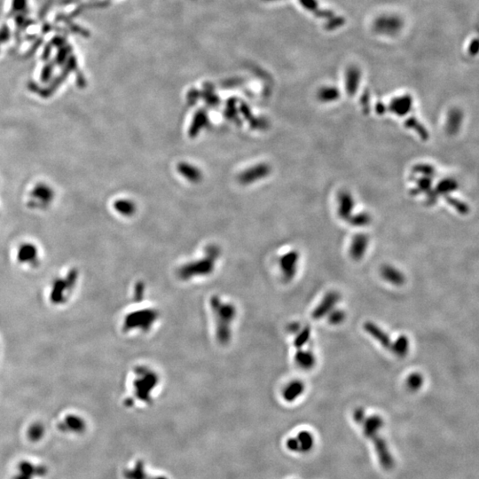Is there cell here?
I'll list each match as a JSON object with an SVG mask.
<instances>
[{"mask_svg":"<svg viewBox=\"0 0 479 479\" xmlns=\"http://www.w3.org/2000/svg\"><path fill=\"white\" fill-rule=\"evenodd\" d=\"M204 311L212 342L218 348L226 349L235 339L238 305L227 294L213 292L205 298Z\"/></svg>","mask_w":479,"mask_h":479,"instance_id":"7a4b0ae2","label":"cell"},{"mask_svg":"<svg viewBox=\"0 0 479 479\" xmlns=\"http://www.w3.org/2000/svg\"><path fill=\"white\" fill-rule=\"evenodd\" d=\"M373 28L381 35L395 36L403 28V20L397 15H383L374 20Z\"/></svg>","mask_w":479,"mask_h":479,"instance_id":"8992f818","label":"cell"},{"mask_svg":"<svg viewBox=\"0 0 479 479\" xmlns=\"http://www.w3.org/2000/svg\"><path fill=\"white\" fill-rule=\"evenodd\" d=\"M409 339L407 336H400L396 340L393 341L390 351L397 357L405 358L409 351Z\"/></svg>","mask_w":479,"mask_h":479,"instance_id":"2e32d148","label":"cell"},{"mask_svg":"<svg viewBox=\"0 0 479 479\" xmlns=\"http://www.w3.org/2000/svg\"><path fill=\"white\" fill-rule=\"evenodd\" d=\"M305 390L304 382L300 380L291 381L282 390V398L287 402H294L302 396Z\"/></svg>","mask_w":479,"mask_h":479,"instance_id":"8fae6325","label":"cell"},{"mask_svg":"<svg viewBox=\"0 0 479 479\" xmlns=\"http://www.w3.org/2000/svg\"><path fill=\"white\" fill-rule=\"evenodd\" d=\"M463 112L458 109L450 110L446 120V131L449 134H456L463 123Z\"/></svg>","mask_w":479,"mask_h":479,"instance_id":"9a60e30c","label":"cell"},{"mask_svg":"<svg viewBox=\"0 0 479 479\" xmlns=\"http://www.w3.org/2000/svg\"><path fill=\"white\" fill-rule=\"evenodd\" d=\"M288 330L292 334H298V332L301 330V325L298 322H294V323H291L289 326H288Z\"/></svg>","mask_w":479,"mask_h":479,"instance_id":"4dcf8cb0","label":"cell"},{"mask_svg":"<svg viewBox=\"0 0 479 479\" xmlns=\"http://www.w3.org/2000/svg\"><path fill=\"white\" fill-rule=\"evenodd\" d=\"M423 383H424V378H423V374L417 372L409 374L406 381L407 389L413 392L418 391L423 387Z\"/></svg>","mask_w":479,"mask_h":479,"instance_id":"ac0fdd59","label":"cell"},{"mask_svg":"<svg viewBox=\"0 0 479 479\" xmlns=\"http://www.w3.org/2000/svg\"><path fill=\"white\" fill-rule=\"evenodd\" d=\"M180 172L184 174V175L188 176L189 179H198L199 173L196 170H194L192 169L191 167H189V166H182L180 167Z\"/></svg>","mask_w":479,"mask_h":479,"instance_id":"83f0119b","label":"cell"},{"mask_svg":"<svg viewBox=\"0 0 479 479\" xmlns=\"http://www.w3.org/2000/svg\"><path fill=\"white\" fill-rule=\"evenodd\" d=\"M381 275L383 280L396 287H400L406 282V277L403 273L391 265L383 266L381 269Z\"/></svg>","mask_w":479,"mask_h":479,"instance_id":"7c38bea8","label":"cell"},{"mask_svg":"<svg viewBox=\"0 0 479 479\" xmlns=\"http://www.w3.org/2000/svg\"><path fill=\"white\" fill-rule=\"evenodd\" d=\"M311 328H310V327L306 326V327L301 328V330L298 332V334H296L294 346L297 350L303 349L304 345L307 344L309 340H310V338H311Z\"/></svg>","mask_w":479,"mask_h":479,"instance_id":"e0dca14e","label":"cell"},{"mask_svg":"<svg viewBox=\"0 0 479 479\" xmlns=\"http://www.w3.org/2000/svg\"><path fill=\"white\" fill-rule=\"evenodd\" d=\"M339 301H340V294L338 292H337V291L328 292L327 294L325 295V297L322 298L321 303L318 304L317 306L313 311L311 317L314 318V320L318 321V320H321L325 316H327L329 313L334 310L336 305Z\"/></svg>","mask_w":479,"mask_h":479,"instance_id":"ba28073f","label":"cell"},{"mask_svg":"<svg viewBox=\"0 0 479 479\" xmlns=\"http://www.w3.org/2000/svg\"><path fill=\"white\" fill-rule=\"evenodd\" d=\"M286 446L293 453H307L314 447V435L308 430H302L298 436L288 439Z\"/></svg>","mask_w":479,"mask_h":479,"instance_id":"52a82bcc","label":"cell"},{"mask_svg":"<svg viewBox=\"0 0 479 479\" xmlns=\"http://www.w3.org/2000/svg\"><path fill=\"white\" fill-rule=\"evenodd\" d=\"M218 251L212 248L208 256L202 259L185 263L176 268V280L185 286H194L214 276Z\"/></svg>","mask_w":479,"mask_h":479,"instance_id":"5b68a950","label":"cell"},{"mask_svg":"<svg viewBox=\"0 0 479 479\" xmlns=\"http://www.w3.org/2000/svg\"><path fill=\"white\" fill-rule=\"evenodd\" d=\"M29 7V0H12V12L15 13L16 15H19L20 18V20H23V17L24 13L28 11Z\"/></svg>","mask_w":479,"mask_h":479,"instance_id":"603a6c76","label":"cell"},{"mask_svg":"<svg viewBox=\"0 0 479 479\" xmlns=\"http://www.w3.org/2000/svg\"><path fill=\"white\" fill-rule=\"evenodd\" d=\"M459 188L458 182L454 179H446L440 182L438 185V192L440 194H447L455 191Z\"/></svg>","mask_w":479,"mask_h":479,"instance_id":"44dd1931","label":"cell"},{"mask_svg":"<svg viewBox=\"0 0 479 479\" xmlns=\"http://www.w3.org/2000/svg\"><path fill=\"white\" fill-rule=\"evenodd\" d=\"M163 319L161 309L143 298H133V302L122 310L116 321L120 335L126 338H145L156 333Z\"/></svg>","mask_w":479,"mask_h":479,"instance_id":"3957f363","label":"cell"},{"mask_svg":"<svg viewBox=\"0 0 479 479\" xmlns=\"http://www.w3.org/2000/svg\"><path fill=\"white\" fill-rule=\"evenodd\" d=\"M295 362L302 369L311 370L316 365V357L311 350L299 349L295 354Z\"/></svg>","mask_w":479,"mask_h":479,"instance_id":"5bb4252c","label":"cell"},{"mask_svg":"<svg viewBox=\"0 0 479 479\" xmlns=\"http://www.w3.org/2000/svg\"><path fill=\"white\" fill-rule=\"evenodd\" d=\"M354 422L360 425L363 430L364 436L370 440L373 444L377 459L381 466L385 470H390L395 466V459L390 452L384 438L381 436L380 431L384 426V422L380 415L372 414L367 416L366 411L362 407H357L352 413Z\"/></svg>","mask_w":479,"mask_h":479,"instance_id":"277c9868","label":"cell"},{"mask_svg":"<svg viewBox=\"0 0 479 479\" xmlns=\"http://www.w3.org/2000/svg\"><path fill=\"white\" fill-rule=\"evenodd\" d=\"M116 208L117 211L122 212V214H131L134 211L133 205L129 202H116Z\"/></svg>","mask_w":479,"mask_h":479,"instance_id":"4316f807","label":"cell"},{"mask_svg":"<svg viewBox=\"0 0 479 479\" xmlns=\"http://www.w3.org/2000/svg\"><path fill=\"white\" fill-rule=\"evenodd\" d=\"M298 253L292 252L284 255L280 260L281 275L286 282L292 281L298 271Z\"/></svg>","mask_w":479,"mask_h":479,"instance_id":"9c48e42d","label":"cell"},{"mask_svg":"<svg viewBox=\"0 0 479 479\" xmlns=\"http://www.w3.org/2000/svg\"><path fill=\"white\" fill-rule=\"evenodd\" d=\"M469 53L470 55H476L479 53V39L477 38H475L471 41V43L469 45Z\"/></svg>","mask_w":479,"mask_h":479,"instance_id":"f546056e","label":"cell"},{"mask_svg":"<svg viewBox=\"0 0 479 479\" xmlns=\"http://www.w3.org/2000/svg\"><path fill=\"white\" fill-rule=\"evenodd\" d=\"M34 197H37V200L43 202H49L52 198V191L46 185H40L34 190Z\"/></svg>","mask_w":479,"mask_h":479,"instance_id":"cb8c5ba5","label":"cell"},{"mask_svg":"<svg viewBox=\"0 0 479 479\" xmlns=\"http://www.w3.org/2000/svg\"><path fill=\"white\" fill-rule=\"evenodd\" d=\"M360 81V70L356 67H351L346 72V86L350 92H353L358 87Z\"/></svg>","mask_w":479,"mask_h":479,"instance_id":"d6986e66","label":"cell"},{"mask_svg":"<svg viewBox=\"0 0 479 479\" xmlns=\"http://www.w3.org/2000/svg\"><path fill=\"white\" fill-rule=\"evenodd\" d=\"M366 248H367V240H365L364 238L356 239L353 242V244L351 246V249H350L351 257L354 259L359 260L363 257L364 253L366 252Z\"/></svg>","mask_w":479,"mask_h":479,"instance_id":"ffe728a7","label":"cell"},{"mask_svg":"<svg viewBox=\"0 0 479 479\" xmlns=\"http://www.w3.org/2000/svg\"><path fill=\"white\" fill-rule=\"evenodd\" d=\"M165 378L156 364L147 360L136 361L126 371L121 403L127 409L152 407L164 390Z\"/></svg>","mask_w":479,"mask_h":479,"instance_id":"6da1fadb","label":"cell"},{"mask_svg":"<svg viewBox=\"0 0 479 479\" xmlns=\"http://www.w3.org/2000/svg\"><path fill=\"white\" fill-rule=\"evenodd\" d=\"M300 3L305 9L317 13V15L322 17V14L318 11V4L316 0H300Z\"/></svg>","mask_w":479,"mask_h":479,"instance_id":"484cf974","label":"cell"},{"mask_svg":"<svg viewBox=\"0 0 479 479\" xmlns=\"http://www.w3.org/2000/svg\"><path fill=\"white\" fill-rule=\"evenodd\" d=\"M18 472L13 476V479H33L36 476L43 475L45 469L42 467H37L33 463L23 462L17 468Z\"/></svg>","mask_w":479,"mask_h":479,"instance_id":"4fadbf2b","label":"cell"},{"mask_svg":"<svg viewBox=\"0 0 479 479\" xmlns=\"http://www.w3.org/2000/svg\"><path fill=\"white\" fill-rule=\"evenodd\" d=\"M327 316H328L329 323L332 324V325H339V324L344 322L345 317H346V314L342 310L334 309L333 311L328 314Z\"/></svg>","mask_w":479,"mask_h":479,"instance_id":"d4e9b609","label":"cell"},{"mask_svg":"<svg viewBox=\"0 0 479 479\" xmlns=\"http://www.w3.org/2000/svg\"><path fill=\"white\" fill-rule=\"evenodd\" d=\"M364 330L366 331L373 339L377 341V343H379L384 349L390 351L393 341H391L389 335L387 334L385 331L383 330L378 325L373 323L372 321H367L364 324Z\"/></svg>","mask_w":479,"mask_h":479,"instance_id":"30bf717a","label":"cell"},{"mask_svg":"<svg viewBox=\"0 0 479 479\" xmlns=\"http://www.w3.org/2000/svg\"><path fill=\"white\" fill-rule=\"evenodd\" d=\"M10 30L9 28L7 25H4L1 29H0V48H1V46L3 44L6 43L7 41L9 40L10 38Z\"/></svg>","mask_w":479,"mask_h":479,"instance_id":"f1b7e54d","label":"cell"},{"mask_svg":"<svg viewBox=\"0 0 479 479\" xmlns=\"http://www.w3.org/2000/svg\"><path fill=\"white\" fill-rule=\"evenodd\" d=\"M445 198H446V202H448L456 212H459L461 215L469 214V207L465 202L460 201L457 198H453L452 196H446Z\"/></svg>","mask_w":479,"mask_h":479,"instance_id":"7402d4cb","label":"cell"}]
</instances>
